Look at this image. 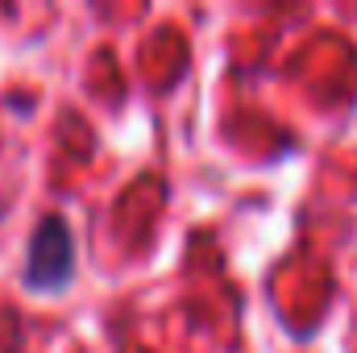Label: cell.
Returning a JSON list of instances; mask_svg holds the SVG:
<instances>
[{
  "label": "cell",
  "instance_id": "1",
  "mask_svg": "<svg viewBox=\"0 0 357 353\" xmlns=\"http://www.w3.org/2000/svg\"><path fill=\"white\" fill-rule=\"evenodd\" d=\"M79 278V254H75V233L63 212H42L29 229L25 241V266H21V291L54 299L67 295Z\"/></svg>",
  "mask_w": 357,
  "mask_h": 353
}]
</instances>
